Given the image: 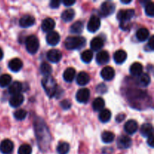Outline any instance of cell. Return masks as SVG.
Segmentation results:
<instances>
[{
    "label": "cell",
    "mask_w": 154,
    "mask_h": 154,
    "mask_svg": "<svg viewBox=\"0 0 154 154\" xmlns=\"http://www.w3.org/2000/svg\"><path fill=\"white\" fill-rule=\"evenodd\" d=\"M35 23V19L33 16L29 14H26L20 19V26L23 28H28L33 26Z\"/></svg>",
    "instance_id": "obj_11"
},
{
    "label": "cell",
    "mask_w": 154,
    "mask_h": 154,
    "mask_svg": "<svg viewBox=\"0 0 154 154\" xmlns=\"http://www.w3.org/2000/svg\"><path fill=\"white\" fill-rule=\"evenodd\" d=\"M147 47L150 51H153L154 50V35L150 36V39L148 41V44H147Z\"/></svg>",
    "instance_id": "obj_44"
},
{
    "label": "cell",
    "mask_w": 154,
    "mask_h": 154,
    "mask_svg": "<svg viewBox=\"0 0 154 154\" xmlns=\"http://www.w3.org/2000/svg\"><path fill=\"white\" fill-rule=\"evenodd\" d=\"M105 105V100L101 97L96 98L93 102V108L95 111H100L103 110Z\"/></svg>",
    "instance_id": "obj_29"
},
{
    "label": "cell",
    "mask_w": 154,
    "mask_h": 154,
    "mask_svg": "<svg viewBox=\"0 0 154 154\" xmlns=\"http://www.w3.org/2000/svg\"><path fill=\"white\" fill-rule=\"evenodd\" d=\"M129 71L133 76H139L142 74L143 66L140 63H135L131 66Z\"/></svg>",
    "instance_id": "obj_27"
},
{
    "label": "cell",
    "mask_w": 154,
    "mask_h": 154,
    "mask_svg": "<svg viewBox=\"0 0 154 154\" xmlns=\"http://www.w3.org/2000/svg\"><path fill=\"white\" fill-rule=\"evenodd\" d=\"M90 96V92L88 89L83 88L78 91L76 94V99L80 103H86L89 101Z\"/></svg>",
    "instance_id": "obj_8"
},
{
    "label": "cell",
    "mask_w": 154,
    "mask_h": 154,
    "mask_svg": "<svg viewBox=\"0 0 154 154\" xmlns=\"http://www.w3.org/2000/svg\"><path fill=\"white\" fill-rule=\"evenodd\" d=\"M115 11V5L112 2H105L100 8V14L102 17H108Z\"/></svg>",
    "instance_id": "obj_5"
},
{
    "label": "cell",
    "mask_w": 154,
    "mask_h": 154,
    "mask_svg": "<svg viewBox=\"0 0 154 154\" xmlns=\"http://www.w3.org/2000/svg\"><path fill=\"white\" fill-rule=\"evenodd\" d=\"M126 58H127V54H126V51H123V50H119V51H116L114 55V60L117 64L123 63L126 61Z\"/></svg>",
    "instance_id": "obj_23"
},
{
    "label": "cell",
    "mask_w": 154,
    "mask_h": 154,
    "mask_svg": "<svg viewBox=\"0 0 154 154\" xmlns=\"http://www.w3.org/2000/svg\"><path fill=\"white\" fill-rule=\"evenodd\" d=\"M11 82V77L9 75L5 74L0 76V87H5L8 86Z\"/></svg>",
    "instance_id": "obj_37"
},
{
    "label": "cell",
    "mask_w": 154,
    "mask_h": 154,
    "mask_svg": "<svg viewBox=\"0 0 154 154\" xmlns=\"http://www.w3.org/2000/svg\"><path fill=\"white\" fill-rule=\"evenodd\" d=\"M85 45V38L81 36H69L65 41V47L68 50L81 49Z\"/></svg>",
    "instance_id": "obj_3"
},
{
    "label": "cell",
    "mask_w": 154,
    "mask_h": 154,
    "mask_svg": "<svg viewBox=\"0 0 154 154\" xmlns=\"http://www.w3.org/2000/svg\"><path fill=\"white\" fill-rule=\"evenodd\" d=\"M75 74H76V72L74 68H68L63 73V79L68 83L72 82L75 79Z\"/></svg>",
    "instance_id": "obj_25"
},
{
    "label": "cell",
    "mask_w": 154,
    "mask_h": 154,
    "mask_svg": "<svg viewBox=\"0 0 154 154\" xmlns=\"http://www.w3.org/2000/svg\"><path fill=\"white\" fill-rule=\"evenodd\" d=\"M27 112L23 109H19L16 111L14 114V117L17 120H23L26 117Z\"/></svg>",
    "instance_id": "obj_39"
},
{
    "label": "cell",
    "mask_w": 154,
    "mask_h": 154,
    "mask_svg": "<svg viewBox=\"0 0 154 154\" xmlns=\"http://www.w3.org/2000/svg\"><path fill=\"white\" fill-rule=\"evenodd\" d=\"M35 129L36 137L41 149H47L51 141V135L47 125L41 117H38L35 121Z\"/></svg>",
    "instance_id": "obj_1"
},
{
    "label": "cell",
    "mask_w": 154,
    "mask_h": 154,
    "mask_svg": "<svg viewBox=\"0 0 154 154\" xmlns=\"http://www.w3.org/2000/svg\"><path fill=\"white\" fill-rule=\"evenodd\" d=\"M75 2H75V0H64V1H63V4L65 6H66V7L73 5Z\"/></svg>",
    "instance_id": "obj_45"
},
{
    "label": "cell",
    "mask_w": 154,
    "mask_h": 154,
    "mask_svg": "<svg viewBox=\"0 0 154 154\" xmlns=\"http://www.w3.org/2000/svg\"><path fill=\"white\" fill-rule=\"evenodd\" d=\"M84 29V24L81 21L74 23L70 27V32L72 34H81Z\"/></svg>",
    "instance_id": "obj_30"
},
{
    "label": "cell",
    "mask_w": 154,
    "mask_h": 154,
    "mask_svg": "<svg viewBox=\"0 0 154 154\" xmlns=\"http://www.w3.org/2000/svg\"><path fill=\"white\" fill-rule=\"evenodd\" d=\"M75 12L74 9L69 8L66 9L62 13L61 17L63 19V20H64L65 22H70L71 20H73V18L75 17Z\"/></svg>",
    "instance_id": "obj_28"
},
{
    "label": "cell",
    "mask_w": 154,
    "mask_h": 154,
    "mask_svg": "<svg viewBox=\"0 0 154 154\" xmlns=\"http://www.w3.org/2000/svg\"><path fill=\"white\" fill-rule=\"evenodd\" d=\"M42 85L46 94L50 98H53L57 95L58 87L55 79L52 76H45L42 80Z\"/></svg>",
    "instance_id": "obj_2"
},
{
    "label": "cell",
    "mask_w": 154,
    "mask_h": 154,
    "mask_svg": "<svg viewBox=\"0 0 154 154\" xmlns=\"http://www.w3.org/2000/svg\"><path fill=\"white\" fill-rule=\"evenodd\" d=\"M60 4H61V2L60 0H52L50 2V6L52 8H57L60 7Z\"/></svg>",
    "instance_id": "obj_43"
},
{
    "label": "cell",
    "mask_w": 154,
    "mask_h": 154,
    "mask_svg": "<svg viewBox=\"0 0 154 154\" xmlns=\"http://www.w3.org/2000/svg\"><path fill=\"white\" fill-rule=\"evenodd\" d=\"M26 51L30 54H36L39 48L38 38L33 35L28 36L26 39Z\"/></svg>",
    "instance_id": "obj_4"
},
{
    "label": "cell",
    "mask_w": 154,
    "mask_h": 154,
    "mask_svg": "<svg viewBox=\"0 0 154 154\" xmlns=\"http://www.w3.org/2000/svg\"><path fill=\"white\" fill-rule=\"evenodd\" d=\"M147 144L150 147H153V135L149 137L148 139H147Z\"/></svg>",
    "instance_id": "obj_47"
},
{
    "label": "cell",
    "mask_w": 154,
    "mask_h": 154,
    "mask_svg": "<svg viewBox=\"0 0 154 154\" xmlns=\"http://www.w3.org/2000/svg\"><path fill=\"white\" fill-rule=\"evenodd\" d=\"M131 0H129V1H121L122 3H124V4H129V3L131 2Z\"/></svg>",
    "instance_id": "obj_49"
},
{
    "label": "cell",
    "mask_w": 154,
    "mask_h": 154,
    "mask_svg": "<svg viewBox=\"0 0 154 154\" xmlns=\"http://www.w3.org/2000/svg\"><path fill=\"white\" fill-rule=\"evenodd\" d=\"M81 58L83 62L86 63H89L92 61L93 58V53L90 50H86L81 54Z\"/></svg>",
    "instance_id": "obj_33"
},
{
    "label": "cell",
    "mask_w": 154,
    "mask_h": 154,
    "mask_svg": "<svg viewBox=\"0 0 154 154\" xmlns=\"http://www.w3.org/2000/svg\"><path fill=\"white\" fill-rule=\"evenodd\" d=\"M90 75L87 72H81L77 76L76 82L79 86H85L90 82Z\"/></svg>",
    "instance_id": "obj_21"
},
{
    "label": "cell",
    "mask_w": 154,
    "mask_h": 154,
    "mask_svg": "<svg viewBox=\"0 0 154 154\" xmlns=\"http://www.w3.org/2000/svg\"><path fill=\"white\" fill-rule=\"evenodd\" d=\"M145 12L147 16L150 17H154V4L153 2H148L145 5Z\"/></svg>",
    "instance_id": "obj_40"
},
{
    "label": "cell",
    "mask_w": 154,
    "mask_h": 154,
    "mask_svg": "<svg viewBox=\"0 0 154 154\" xmlns=\"http://www.w3.org/2000/svg\"><path fill=\"white\" fill-rule=\"evenodd\" d=\"M135 16V10L127 9V10H120L117 15V18L120 22H129Z\"/></svg>",
    "instance_id": "obj_6"
},
{
    "label": "cell",
    "mask_w": 154,
    "mask_h": 154,
    "mask_svg": "<svg viewBox=\"0 0 154 154\" xmlns=\"http://www.w3.org/2000/svg\"><path fill=\"white\" fill-rule=\"evenodd\" d=\"M100 26L101 20L99 17L96 16V15H93L87 23V30L90 32H95L100 28Z\"/></svg>",
    "instance_id": "obj_7"
},
{
    "label": "cell",
    "mask_w": 154,
    "mask_h": 154,
    "mask_svg": "<svg viewBox=\"0 0 154 154\" xmlns=\"http://www.w3.org/2000/svg\"><path fill=\"white\" fill-rule=\"evenodd\" d=\"M32 149L29 144H22L18 149V154H32Z\"/></svg>",
    "instance_id": "obj_38"
},
{
    "label": "cell",
    "mask_w": 154,
    "mask_h": 154,
    "mask_svg": "<svg viewBox=\"0 0 154 154\" xmlns=\"http://www.w3.org/2000/svg\"><path fill=\"white\" fill-rule=\"evenodd\" d=\"M23 90V84L19 81H14L10 84L8 87V92L11 95L20 94Z\"/></svg>",
    "instance_id": "obj_22"
},
{
    "label": "cell",
    "mask_w": 154,
    "mask_h": 154,
    "mask_svg": "<svg viewBox=\"0 0 154 154\" xmlns=\"http://www.w3.org/2000/svg\"><path fill=\"white\" fill-rule=\"evenodd\" d=\"M132 139L126 135H121L117 140V147L120 149H127L132 145Z\"/></svg>",
    "instance_id": "obj_14"
},
{
    "label": "cell",
    "mask_w": 154,
    "mask_h": 154,
    "mask_svg": "<svg viewBox=\"0 0 154 154\" xmlns=\"http://www.w3.org/2000/svg\"><path fill=\"white\" fill-rule=\"evenodd\" d=\"M109 54L106 51H102L96 55V63L99 65H105L109 61Z\"/></svg>",
    "instance_id": "obj_18"
},
{
    "label": "cell",
    "mask_w": 154,
    "mask_h": 154,
    "mask_svg": "<svg viewBox=\"0 0 154 154\" xmlns=\"http://www.w3.org/2000/svg\"><path fill=\"white\" fill-rule=\"evenodd\" d=\"M46 41L48 45H51V46H55V45H58L60 41V34L55 31L50 32L47 35Z\"/></svg>",
    "instance_id": "obj_12"
},
{
    "label": "cell",
    "mask_w": 154,
    "mask_h": 154,
    "mask_svg": "<svg viewBox=\"0 0 154 154\" xmlns=\"http://www.w3.org/2000/svg\"><path fill=\"white\" fill-rule=\"evenodd\" d=\"M55 21L53 20L52 18H45L42 23V29L45 32H50L53 31V29L55 27Z\"/></svg>",
    "instance_id": "obj_16"
},
{
    "label": "cell",
    "mask_w": 154,
    "mask_h": 154,
    "mask_svg": "<svg viewBox=\"0 0 154 154\" xmlns=\"http://www.w3.org/2000/svg\"><path fill=\"white\" fill-rule=\"evenodd\" d=\"M120 27L124 31H127L131 28V23L129 22H120Z\"/></svg>",
    "instance_id": "obj_42"
},
{
    "label": "cell",
    "mask_w": 154,
    "mask_h": 154,
    "mask_svg": "<svg viewBox=\"0 0 154 154\" xmlns=\"http://www.w3.org/2000/svg\"><path fill=\"white\" fill-rule=\"evenodd\" d=\"M115 76V71L111 66H105L101 71V77L105 81H111Z\"/></svg>",
    "instance_id": "obj_13"
},
{
    "label": "cell",
    "mask_w": 154,
    "mask_h": 154,
    "mask_svg": "<svg viewBox=\"0 0 154 154\" xmlns=\"http://www.w3.org/2000/svg\"><path fill=\"white\" fill-rule=\"evenodd\" d=\"M111 118V112L108 109H103L100 111L99 119L102 123H107Z\"/></svg>",
    "instance_id": "obj_31"
},
{
    "label": "cell",
    "mask_w": 154,
    "mask_h": 154,
    "mask_svg": "<svg viewBox=\"0 0 154 154\" xmlns=\"http://www.w3.org/2000/svg\"><path fill=\"white\" fill-rule=\"evenodd\" d=\"M149 35H150V32L147 29L141 28L137 31L136 37L139 42H145L148 39Z\"/></svg>",
    "instance_id": "obj_26"
},
{
    "label": "cell",
    "mask_w": 154,
    "mask_h": 154,
    "mask_svg": "<svg viewBox=\"0 0 154 154\" xmlns=\"http://www.w3.org/2000/svg\"><path fill=\"white\" fill-rule=\"evenodd\" d=\"M3 56H4V54H3V51H2V50L1 48H0V60H2V58H3Z\"/></svg>",
    "instance_id": "obj_48"
},
{
    "label": "cell",
    "mask_w": 154,
    "mask_h": 154,
    "mask_svg": "<svg viewBox=\"0 0 154 154\" xmlns=\"http://www.w3.org/2000/svg\"><path fill=\"white\" fill-rule=\"evenodd\" d=\"M125 118H126V115L124 114H120L116 117V121L118 123H121L123 120H124Z\"/></svg>",
    "instance_id": "obj_46"
},
{
    "label": "cell",
    "mask_w": 154,
    "mask_h": 154,
    "mask_svg": "<svg viewBox=\"0 0 154 154\" xmlns=\"http://www.w3.org/2000/svg\"><path fill=\"white\" fill-rule=\"evenodd\" d=\"M40 72L45 76H49L52 72V68L48 63H42L40 66Z\"/></svg>",
    "instance_id": "obj_36"
},
{
    "label": "cell",
    "mask_w": 154,
    "mask_h": 154,
    "mask_svg": "<svg viewBox=\"0 0 154 154\" xmlns=\"http://www.w3.org/2000/svg\"><path fill=\"white\" fill-rule=\"evenodd\" d=\"M138 83H139L140 85L144 86V87L148 86L150 83V75L147 73H142L141 75H139V78H138Z\"/></svg>",
    "instance_id": "obj_35"
},
{
    "label": "cell",
    "mask_w": 154,
    "mask_h": 154,
    "mask_svg": "<svg viewBox=\"0 0 154 154\" xmlns=\"http://www.w3.org/2000/svg\"><path fill=\"white\" fill-rule=\"evenodd\" d=\"M8 68L11 72H17L23 68V62L19 58H14L8 63Z\"/></svg>",
    "instance_id": "obj_17"
},
{
    "label": "cell",
    "mask_w": 154,
    "mask_h": 154,
    "mask_svg": "<svg viewBox=\"0 0 154 154\" xmlns=\"http://www.w3.org/2000/svg\"><path fill=\"white\" fill-rule=\"evenodd\" d=\"M138 123L134 120H128L124 125V130L126 133L129 135L135 133L138 130Z\"/></svg>",
    "instance_id": "obj_15"
},
{
    "label": "cell",
    "mask_w": 154,
    "mask_h": 154,
    "mask_svg": "<svg viewBox=\"0 0 154 154\" xmlns=\"http://www.w3.org/2000/svg\"><path fill=\"white\" fill-rule=\"evenodd\" d=\"M24 102V96L22 94H17L14 95L11 99L9 100V104L13 108H17V107L20 106Z\"/></svg>",
    "instance_id": "obj_19"
},
{
    "label": "cell",
    "mask_w": 154,
    "mask_h": 154,
    "mask_svg": "<svg viewBox=\"0 0 154 154\" xmlns=\"http://www.w3.org/2000/svg\"><path fill=\"white\" fill-rule=\"evenodd\" d=\"M62 53L61 51L57 49H51L47 54V58L50 62L54 63H57L61 60Z\"/></svg>",
    "instance_id": "obj_10"
},
{
    "label": "cell",
    "mask_w": 154,
    "mask_h": 154,
    "mask_svg": "<svg viewBox=\"0 0 154 154\" xmlns=\"http://www.w3.org/2000/svg\"><path fill=\"white\" fill-rule=\"evenodd\" d=\"M70 150V145L67 142H61L57 146V153L59 154H67Z\"/></svg>",
    "instance_id": "obj_34"
},
{
    "label": "cell",
    "mask_w": 154,
    "mask_h": 154,
    "mask_svg": "<svg viewBox=\"0 0 154 154\" xmlns=\"http://www.w3.org/2000/svg\"><path fill=\"white\" fill-rule=\"evenodd\" d=\"M60 105H61V107L63 109H69L72 106V104H71V102L69 100L65 99V100L62 101V102L60 103Z\"/></svg>",
    "instance_id": "obj_41"
},
{
    "label": "cell",
    "mask_w": 154,
    "mask_h": 154,
    "mask_svg": "<svg viewBox=\"0 0 154 154\" xmlns=\"http://www.w3.org/2000/svg\"><path fill=\"white\" fill-rule=\"evenodd\" d=\"M115 138V135L110 131H105L102 134V140L105 144L111 143Z\"/></svg>",
    "instance_id": "obj_32"
},
{
    "label": "cell",
    "mask_w": 154,
    "mask_h": 154,
    "mask_svg": "<svg viewBox=\"0 0 154 154\" xmlns=\"http://www.w3.org/2000/svg\"><path fill=\"white\" fill-rule=\"evenodd\" d=\"M153 126L150 123H144L141 127V134L144 137L149 138L150 136L153 135Z\"/></svg>",
    "instance_id": "obj_24"
},
{
    "label": "cell",
    "mask_w": 154,
    "mask_h": 154,
    "mask_svg": "<svg viewBox=\"0 0 154 154\" xmlns=\"http://www.w3.org/2000/svg\"><path fill=\"white\" fill-rule=\"evenodd\" d=\"M14 150V143L9 139H5L0 144V151L3 154H11Z\"/></svg>",
    "instance_id": "obj_9"
},
{
    "label": "cell",
    "mask_w": 154,
    "mask_h": 154,
    "mask_svg": "<svg viewBox=\"0 0 154 154\" xmlns=\"http://www.w3.org/2000/svg\"><path fill=\"white\" fill-rule=\"evenodd\" d=\"M104 46V40L99 36L94 38L92 39L91 42H90V48L92 50L94 51H100Z\"/></svg>",
    "instance_id": "obj_20"
}]
</instances>
